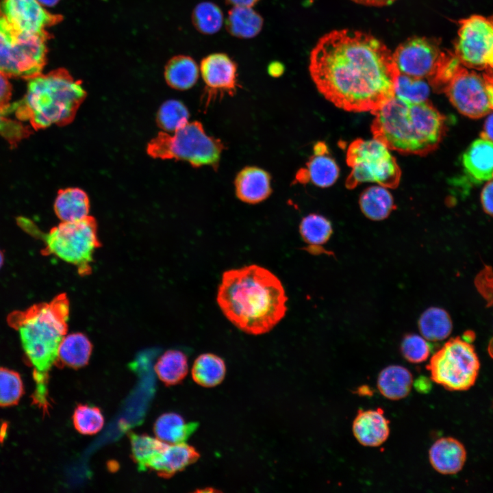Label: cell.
<instances>
[{
	"instance_id": "6da1fadb",
	"label": "cell",
	"mask_w": 493,
	"mask_h": 493,
	"mask_svg": "<svg viewBox=\"0 0 493 493\" xmlns=\"http://www.w3.org/2000/svg\"><path fill=\"white\" fill-rule=\"evenodd\" d=\"M308 68L327 100L346 111L372 114L394 97L400 74L382 41L349 29L320 37L310 52Z\"/></svg>"
},
{
	"instance_id": "7a4b0ae2",
	"label": "cell",
	"mask_w": 493,
	"mask_h": 493,
	"mask_svg": "<svg viewBox=\"0 0 493 493\" xmlns=\"http://www.w3.org/2000/svg\"><path fill=\"white\" fill-rule=\"evenodd\" d=\"M216 301L233 325L252 335L269 332L287 311L288 298L279 279L255 264L225 271Z\"/></svg>"
},
{
	"instance_id": "3957f363",
	"label": "cell",
	"mask_w": 493,
	"mask_h": 493,
	"mask_svg": "<svg viewBox=\"0 0 493 493\" xmlns=\"http://www.w3.org/2000/svg\"><path fill=\"white\" fill-rule=\"evenodd\" d=\"M68 316L69 301L65 293L49 302L13 311L7 316L9 326L18 331L25 354L34 367L36 401H47V372L57 362L59 346L67 332Z\"/></svg>"
},
{
	"instance_id": "277c9868",
	"label": "cell",
	"mask_w": 493,
	"mask_h": 493,
	"mask_svg": "<svg viewBox=\"0 0 493 493\" xmlns=\"http://www.w3.org/2000/svg\"><path fill=\"white\" fill-rule=\"evenodd\" d=\"M373 114V138L401 153L426 155L438 147L444 134V118L427 100L394 95Z\"/></svg>"
},
{
	"instance_id": "5b68a950",
	"label": "cell",
	"mask_w": 493,
	"mask_h": 493,
	"mask_svg": "<svg viewBox=\"0 0 493 493\" xmlns=\"http://www.w3.org/2000/svg\"><path fill=\"white\" fill-rule=\"evenodd\" d=\"M86 97L81 82L59 68L29 79L25 96L10 106V112L28 121L36 130L64 126L74 120Z\"/></svg>"
},
{
	"instance_id": "8992f818",
	"label": "cell",
	"mask_w": 493,
	"mask_h": 493,
	"mask_svg": "<svg viewBox=\"0 0 493 493\" xmlns=\"http://www.w3.org/2000/svg\"><path fill=\"white\" fill-rule=\"evenodd\" d=\"M225 144L207 135L199 121L188 123L170 135L160 132L148 144L147 153L153 158L175 159L188 162L198 168H218Z\"/></svg>"
},
{
	"instance_id": "52a82bcc",
	"label": "cell",
	"mask_w": 493,
	"mask_h": 493,
	"mask_svg": "<svg viewBox=\"0 0 493 493\" xmlns=\"http://www.w3.org/2000/svg\"><path fill=\"white\" fill-rule=\"evenodd\" d=\"M48 34L21 31L0 14V71L8 77L30 79L47 62Z\"/></svg>"
},
{
	"instance_id": "ba28073f",
	"label": "cell",
	"mask_w": 493,
	"mask_h": 493,
	"mask_svg": "<svg viewBox=\"0 0 493 493\" xmlns=\"http://www.w3.org/2000/svg\"><path fill=\"white\" fill-rule=\"evenodd\" d=\"M97 225L92 216L74 222H62L42 236L45 247L42 255H54L77 267L78 273H91V263L96 249L100 246Z\"/></svg>"
},
{
	"instance_id": "9c48e42d",
	"label": "cell",
	"mask_w": 493,
	"mask_h": 493,
	"mask_svg": "<svg viewBox=\"0 0 493 493\" xmlns=\"http://www.w3.org/2000/svg\"><path fill=\"white\" fill-rule=\"evenodd\" d=\"M390 149L380 140L356 139L349 146L346 160L351 168L345 186L353 189L360 184L373 182L387 188H395L401 171Z\"/></svg>"
},
{
	"instance_id": "30bf717a",
	"label": "cell",
	"mask_w": 493,
	"mask_h": 493,
	"mask_svg": "<svg viewBox=\"0 0 493 493\" xmlns=\"http://www.w3.org/2000/svg\"><path fill=\"white\" fill-rule=\"evenodd\" d=\"M470 340L451 338L431 356L427 369L433 382L449 391H465L474 385L480 362Z\"/></svg>"
},
{
	"instance_id": "8fae6325",
	"label": "cell",
	"mask_w": 493,
	"mask_h": 493,
	"mask_svg": "<svg viewBox=\"0 0 493 493\" xmlns=\"http://www.w3.org/2000/svg\"><path fill=\"white\" fill-rule=\"evenodd\" d=\"M392 55L400 74L436 85L453 54L442 52L432 39L414 36L401 43Z\"/></svg>"
},
{
	"instance_id": "7c38bea8",
	"label": "cell",
	"mask_w": 493,
	"mask_h": 493,
	"mask_svg": "<svg viewBox=\"0 0 493 493\" xmlns=\"http://www.w3.org/2000/svg\"><path fill=\"white\" fill-rule=\"evenodd\" d=\"M451 103L462 114L479 118L493 110V79L459 66L444 84Z\"/></svg>"
},
{
	"instance_id": "4fadbf2b",
	"label": "cell",
	"mask_w": 493,
	"mask_h": 493,
	"mask_svg": "<svg viewBox=\"0 0 493 493\" xmlns=\"http://www.w3.org/2000/svg\"><path fill=\"white\" fill-rule=\"evenodd\" d=\"M455 55L465 66L475 68L493 65V23L472 16L461 21Z\"/></svg>"
},
{
	"instance_id": "5bb4252c",
	"label": "cell",
	"mask_w": 493,
	"mask_h": 493,
	"mask_svg": "<svg viewBox=\"0 0 493 493\" xmlns=\"http://www.w3.org/2000/svg\"><path fill=\"white\" fill-rule=\"evenodd\" d=\"M200 73L205 84V105L224 94L233 96L238 88V66L227 54L214 53L201 61Z\"/></svg>"
},
{
	"instance_id": "9a60e30c",
	"label": "cell",
	"mask_w": 493,
	"mask_h": 493,
	"mask_svg": "<svg viewBox=\"0 0 493 493\" xmlns=\"http://www.w3.org/2000/svg\"><path fill=\"white\" fill-rule=\"evenodd\" d=\"M0 14L17 29L30 34H48L46 29L61 17L49 13L37 0H2Z\"/></svg>"
},
{
	"instance_id": "2e32d148",
	"label": "cell",
	"mask_w": 493,
	"mask_h": 493,
	"mask_svg": "<svg viewBox=\"0 0 493 493\" xmlns=\"http://www.w3.org/2000/svg\"><path fill=\"white\" fill-rule=\"evenodd\" d=\"M313 150L314 154L307 162L306 166L297 171L295 176L296 183L311 182L321 188L331 186L340 174L337 163L330 155L325 142H317Z\"/></svg>"
},
{
	"instance_id": "e0dca14e",
	"label": "cell",
	"mask_w": 493,
	"mask_h": 493,
	"mask_svg": "<svg viewBox=\"0 0 493 493\" xmlns=\"http://www.w3.org/2000/svg\"><path fill=\"white\" fill-rule=\"evenodd\" d=\"M352 431L360 444L368 447L379 446L390 435V421L379 407L359 409L353 420Z\"/></svg>"
},
{
	"instance_id": "ac0fdd59",
	"label": "cell",
	"mask_w": 493,
	"mask_h": 493,
	"mask_svg": "<svg viewBox=\"0 0 493 493\" xmlns=\"http://www.w3.org/2000/svg\"><path fill=\"white\" fill-rule=\"evenodd\" d=\"M234 185L236 197L242 202L250 204L262 202L273 191L270 175L257 166H246L240 170Z\"/></svg>"
},
{
	"instance_id": "d6986e66",
	"label": "cell",
	"mask_w": 493,
	"mask_h": 493,
	"mask_svg": "<svg viewBox=\"0 0 493 493\" xmlns=\"http://www.w3.org/2000/svg\"><path fill=\"white\" fill-rule=\"evenodd\" d=\"M199 457V453L186 442L166 444L148 469L156 472L161 477L170 478L195 463Z\"/></svg>"
},
{
	"instance_id": "ffe728a7",
	"label": "cell",
	"mask_w": 493,
	"mask_h": 493,
	"mask_svg": "<svg viewBox=\"0 0 493 493\" xmlns=\"http://www.w3.org/2000/svg\"><path fill=\"white\" fill-rule=\"evenodd\" d=\"M464 445L455 438L437 440L429 450V460L433 468L442 475H454L463 468L466 460Z\"/></svg>"
},
{
	"instance_id": "44dd1931",
	"label": "cell",
	"mask_w": 493,
	"mask_h": 493,
	"mask_svg": "<svg viewBox=\"0 0 493 493\" xmlns=\"http://www.w3.org/2000/svg\"><path fill=\"white\" fill-rule=\"evenodd\" d=\"M466 173L477 181L493 178V142L482 138L474 141L462 157Z\"/></svg>"
},
{
	"instance_id": "7402d4cb",
	"label": "cell",
	"mask_w": 493,
	"mask_h": 493,
	"mask_svg": "<svg viewBox=\"0 0 493 493\" xmlns=\"http://www.w3.org/2000/svg\"><path fill=\"white\" fill-rule=\"evenodd\" d=\"M413 384L411 372L401 365H390L382 369L377 377V386L387 399L398 401L409 394Z\"/></svg>"
},
{
	"instance_id": "603a6c76",
	"label": "cell",
	"mask_w": 493,
	"mask_h": 493,
	"mask_svg": "<svg viewBox=\"0 0 493 493\" xmlns=\"http://www.w3.org/2000/svg\"><path fill=\"white\" fill-rule=\"evenodd\" d=\"M54 210L62 222H74L88 216L89 199L87 194L77 188L60 190L54 203Z\"/></svg>"
},
{
	"instance_id": "cb8c5ba5",
	"label": "cell",
	"mask_w": 493,
	"mask_h": 493,
	"mask_svg": "<svg viewBox=\"0 0 493 493\" xmlns=\"http://www.w3.org/2000/svg\"><path fill=\"white\" fill-rule=\"evenodd\" d=\"M263 26L264 18L252 7H232L225 21V27L229 34L241 39L257 36Z\"/></svg>"
},
{
	"instance_id": "d4e9b609",
	"label": "cell",
	"mask_w": 493,
	"mask_h": 493,
	"mask_svg": "<svg viewBox=\"0 0 493 493\" xmlns=\"http://www.w3.org/2000/svg\"><path fill=\"white\" fill-rule=\"evenodd\" d=\"M92 351V345L84 334H68L59 346L56 364L75 369L84 367L88 363Z\"/></svg>"
},
{
	"instance_id": "484cf974",
	"label": "cell",
	"mask_w": 493,
	"mask_h": 493,
	"mask_svg": "<svg viewBox=\"0 0 493 493\" xmlns=\"http://www.w3.org/2000/svg\"><path fill=\"white\" fill-rule=\"evenodd\" d=\"M199 72V66L192 58L179 55L168 61L165 67L164 76L171 88L185 90L194 86Z\"/></svg>"
},
{
	"instance_id": "4316f807",
	"label": "cell",
	"mask_w": 493,
	"mask_h": 493,
	"mask_svg": "<svg viewBox=\"0 0 493 493\" xmlns=\"http://www.w3.org/2000/svg\"><path fill=\"white\" fill-rule=\"evenodd\" d=\"M359 204L362 213L372 220H381L388 217L396 208L394 199L387 188L370 186L361 194Z\"/></svg>"
},
{
	"instance_id": "83f0119b",
	"label": "cell",
	"mask_w": 493,
	"mask_h": 493,
	"mask_svg": "<svg viewBox=\"0 0 493 493\" xmlns=\"http://www.w3.org/2000/svg\"><path fill=\"white\" fill-rule=\"evenodd\" d=\"M197 427V423H188L181 415L169 412L156 420L153 431L160 440L166 444H177L185 442Z\"/></svg>"
},
{
	"instance_id": "f1b7e54d",
	"label": "cell",
	"mask_w": 493,
	"mask_h": 493,
	"mask_svg": "<svg viewBox=\"0 0 493 493\" xmlns=\"http://www.w3.org/2000/svg\"><path fill=\"white\" fill-rule=\"evenodd\" d=\"M226 371L225 362L220 356L207 353L195 359L191 375L197 384L204 388H213L223 381Z\"/></svg>"
},
{
	"instance_id": "f546056e",
	"label": "cell",
	"mask_w": 493,
	"mask_h": 493,
	"mask_svg": "<svg viewBox=\"0 0 493 493\" xmlns=\"http://www.w3.org/2000/svg\"><path fill=\"white\" fill-rule=\"evenodd\" d=\"M154 370L160 380L166 385H177L188 374L187 356L180 351L168 350L158 359Z\"/></svg>"
},
{
	"instance_id": "4dcf8cb0",
	"label": "cell",
	"mask_w": 493,
	"mask_h": 493,
	"mask_svg": "<svg viewBox=\"0 0 493 493\" xmlns=\"http://www.w3.org/2000/svg\"><path fill=\"white\" fill-rule=\"evenodd\" d=\"M418 328L422 336L426 340L438 342L448 337L453 329V324L446 310L431 307L420 316Z\"/></svg>"
},
{
	"instance_id": "1f68e13d",
	"label": "cell",
	"mask_w": 493,
	"mask_h": 493,
	"mask_svg": "<svg viewBox=\"0 0 493 493\" xmlns=\"http://www.w3.org/2000/svg\"><path fill=\"white\" fill-rule=\"evenodd\" d=\"M131 458L139 470H147L150 463L164 448L166 443L146 434L129 433Z\"/></svg>"
},
{
	"instance_id": "d6a6232c",
	"label": "cell",
	"mask_w": 493,
	"mask_h": 493,
	"mask_svg": "<svg viewBox=\"0 0 493 493\" xmlns=\"http://www.w3.org/2000/svg\"><path fill=\"white\" fill-rule=\"evenodd\" d=\"M192 22L199 32L212 35L221 29L224 16L222 10L216 3L203 1L194 7L192 13Z\"/></svg>"
},
{
	"instance_id": "836d02e7",
	"label": "cell",
	"mask_w": 493,
	"mask_h": 493,
	"mask_svg": "<svg viewBox=\"0 0 493 493\" xmlns=\"http://www.w3.org/2000/svg\"><path fill=\"white\" fill-rule=\"evenodd\" d=\"M303 240L312 246L325 244L330 238L333 228L331 222L325 216L310 214L305 216L299 225Z\"/></svg>"
},
{
	"instance_id": "e575fe53",
	"label": "cell",
	"mask_w": 493,
	"mask_h": 493,
	"mask_svg": "<svg viewBox=\"0 0 493 493\" xmlns=\"http://www.w3.org/2000/svg\"><path fill=\"white\" fill-rule=\"evenodd\" d=\"M189 116V112L182 102L170 99L160 106L157 123L165 131L174 132L188 123Z\"/></svg>"
},
{
	"instance_id": "d590c367",
	"label": "cell",
	"mask_w": 493,
	"mask_h": 493,
	"mask_svg": "<svg viewBox=\"0 0 493 493\" xmlns=\"http://www.w3.org/2000/svg\"><path fill=\"white\" fill-rule=\"evenodd\" d=\"M75 429L84 435H94L101 430L104 418L101 409L89 405H78L73 414Z\"/></svg>"
},
{
	"instance_id": "8d00e7d4",
	"label": "cell",
	"mask_w": 493,
	"mask_h": 493,
	"mask_svg": "<svg viewBox=\"0 0 493 493\" xmlns=\"http://www.w3.org/2000/svg\"><path fill=\"white\" fill-rule=\"evenodd\" d=\"M23 394V383L19 374L0 368V406L16 405Z\"/></svg>"
},
{
	"instance_id": "74e56055",
	"label": "cell",
	"mask_w": 493,
	"mask_h": 493,
	"mask_svg": "<svg viewBox=\"0 0 493 493\" xmlns=\"http://www.w3.org/2000/svg\"><path fill=\"white\" fill-rule=\"evenodd\" d=\"M430 351L427 340L417 334L405 336L401 343V354L410 363L419 364L426 361Z\"/></svg>"
},
{
	"instance_id": "f35d334b",
	"label": "cell",
	"mask_w": 493,
	"mask_h": 493,
	"mask_svg": "<svg viewBox=\"0 0 493 493\" xmlns=\"http://www.w3.org/2000/svg\"><path fill=\"white\" fill-rule=\"evenodd\" d=\"M429 94V88L424 79H415L399 74L395 95L412 101H425Z\"/></svg>"
},
{
	"instance_id": "ab89813d",
	"label": "cell",
	"mask_w": 493,
	"mask_h": 493,
	"mask_svg": "<svg viewBox=\"0 0 493 493\" xmlns=\"http://www.w3.org/2000/svg\"><path fill=\"white\" fill-rule=\"evenodd\" d=\"M31 130L21 122L3 116L0 114V136L4 138L12 147H15L23 139L29 137Z\"/></svg>"
},
{
	"instance_id": "60d3db41",
	"label": "cell",
	"mask_w": 493,
	"mask_h": 493,
	"mask_svg": "<svg viewBox=\"0 0 493 493\" xmlns=\"http://www.w3.org/2000/svg\"><path fill=\"white\" fill-rule=\"evenodd\" d=\"M478 292L483 297L488 307H493V269L489 266L477 274L475 280Z\"/></svg>"
},
{
	"instance_id": "b9f144b4",
	"label": "cell",
	"mask_w": 493,
	"mask_h": 493,
	"mask_svg": "<svg viewBox=\"0 0 493 493\" xmlns=\"http://www.w3.org/2000/svg\"><path fill=\"white\" fill-rule=\"evenodd\" d=\"M3 72L0 71V114L10 112V101L12 96V85Z\"/></svg>"
},
{
	"instance_id": "7bdbcfd3",
	"label": "cell",
	"mask_w": 493,
	"mask_h": 493,
	"mask_svg": "<svg viewBox=\"0 0 493 493\" xmlns=\"http://www.w3.org/2000/svg\"><path fill=\"white\" fill-rule=\"evenodd\" d=\"M481 203L485 212L493 216V181L488 182L483 188Z\"/></svg>"
},
{
	"instance_id": "ee69618b",
	"label": "cell",
	"mask_w": 493,
	"mask_h": 493,
	"mask_svg": "<svg viewBox=\"0 0 493 493\" xmlns=\"http://www.w3.org/2000/svg\"><path fill=\"white\" fill-rule=\"evenodd\" d=\"M352 1L367 6L382 7L393 3L396 0H351Z\"/></svg>"
},
{
	"instance_id": "f6af8a7d",
	"label": "cell",
	"mask_w": 493,
	"mask_h": 493,
	"mask_svg": "<svg viewBox=\"0 0 493 493\" xmlns=\"http://www.w3.org/2000/svg\"><path fill=\"white\" fill-rule=\"evenodd\" d=\"M482 136L483 138L493 142V114L486 119Z\"/></svg>"
},
{
	"instance_id": "bcb514c9",
	"label": "cell",
	"mask_w": 493,
	"mask_h": 493,
	"mask_svg": "<svg viewBox=\"0 0 493 493\" xmlns=\"http://www.w3.org/2000/svg\"><path fill=\"white\" fill-rule=\"evenodd\" d=\"M268 71L272 77H279L284 71V66L280 62H273L269 64Z\"/></svg>"
},
{
	"instance_id": "7dc6e473",
	"label": "cell",
	"mask_w": 493,
	"mask_h": 493,
	"mask_svg": "<svg viewBox=\"0 0 493 493\" xmlns=\"http://www.w3.org/2000/svg\"><path fill=\"white\" fill-rule=\"evenodd\" d=\"M226 2L233 6L252 7L261 0H225Z\"/></svg>"
},
{
	"instance_id": "c3c4849f",
	"label": "cell",
	"mask_w": 493,
	"mask_h": 493,
	"mask_svg": "<svg viewBox=\"0 0 493 493\" xmlns=\"http://www.w3.org/2000/svg\"><path fill=\"white\" fill-rule=\"evenodd\" d=\"M42 6L53 7L56 5L60 0H37Z\"/></svg>"
},
{
	"instance_id": "681fc988",
	"label": "cell",
	"mask_w": 493,
	"mask_h": 493,
	"mask_svg": "<svg viewBox=\"0 0 493 493\" xmlns=\"http://www.w3.org/2000/svg\"><path fill=\"white\" fill-rule=\"evenodd\" d=\"M488 352L490 357L493 359V336L488 343Z\"/></svg>"
},
{
	"instance_id": "f907efd6",
	"label": "cell",
	"mask_w": 493,
	"mask_h": 493,
	"mask_svg": "<svg viewBox=\"0 0 493 493\" xmlns=\"http://www.w3.org/2000/svg\"><path fill=\"white\" fill-rule=\"evenodd\" d=\"M3 263V255L2 252L0 251V268L1 267Z\"/></svg>"
},
{
	"instance_id": "816d5d0a",
	"label": "cell",
	"mask_w": 493,
	"mask_h": 493,
	"mask_svg": "<svg viewBox=\"0 0 493 493\" xmlns=\"http://www.w3.org/2000/svg\"><path fill=\"white\" fill-rule=\"evenodd\" d=\"M491 21H492V23H493V18H492L491 19ZM491 69H492V70L493 71V65H492V66Z\"/></svg>"
}]
</instances>
